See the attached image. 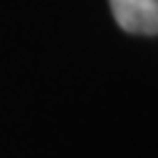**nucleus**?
<instances>
[{"label":"nucleus","mask_w":158,"mask_h":158,"mask_svg":"<svg viewBox=\"0 0 158 158\" xmlns=\"http://www.w3.org/2000/svg\"><path fill=\"white\" fill-rule=\"evenodd\" d=\"M121 30L133 35H158V0H108Z\"/></svg>","instance_id":"1"}]
</instances>
